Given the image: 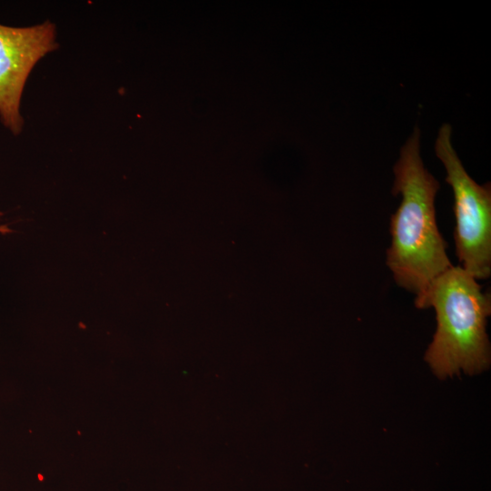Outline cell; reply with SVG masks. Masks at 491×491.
I'll return each mask as SVG.
<instances>
[{"label": "cell", "mask_w": 491, "mask_h": 491, "mask_svg": "<svg viewBox=\"0 0 491 491\" xmlns=\"http://www.w3.org/2000/svg\"><path fill=\"white\" fill-rule=\"evenodd\" d=\"M415 306L433 307L436 330L425 360L437 377L464 371L482 372L490 365L486 318L491 296L461 266H451L434 279L415 299Z\"/></svg>", "instance_id": "7a4b0ae2"}, {"label": "cell", "mask_w": 491, "mask_h": 491, "mask_svg": "<svg viewBox=\"0 0 491 491\" xmlns=\"http://www.w3.org/2000/svg\"><path fill=\"white\" fill-rule=\"evenodd\" d=\"M2 212H0V216L2 215ZM12 230L8 228L7 225H0V233L1 234H7V233H11Z\"/></svg>", "instance_id": "5b68a950"}, {"label": "cell", "mask_w": 491, "mask_h": 491, "mask_svg": "<svg viewBox=\"0 0 491 491\" xmlns=\"http://www.w3.org/2000/svg\"><path fill=\"white\" fill-rule=\"evenodd\" d=\"M55 36L50 21L25 27L0 24V118L15 135L24 123L20 103L26 80L36 63L58 47Z\"/></svg>", "instance_id": "277c9868"}, {"label": "cell", "mask_w": 491, "mask_h": 491, "mask_svg": "<svg viewBox=\"0 0 491 491\" xmlns=\"http://www.w3.org/2000/svg\"><path fill=\"white\" fill-rule=\"evenodd\" d=\"M393 170L392 194L400 195L401 203L391 216L386 265L399 286L418 296L453 265L436 224L439 183L424 165L417 127L400 149Z\"/></svg>", "instance_id": "6da1fadb"}, {"label": "cell", "mask_w": 491, "mask_h": 491, "mask_svg": "<svg viewBox=\"0 0 491 491\" xmlns=\"http://www.w3.org/2000/svg\"><path fill=\"white\" fill-rule=\"evenodd\" d=\"M435 152L453 190L456 256L476 280L486 279L491 274L490 184L479 185L467 174L453 147L450 125L439 129Z\"/></svg>", "instance_id": "3957f363"}]
</instances>
